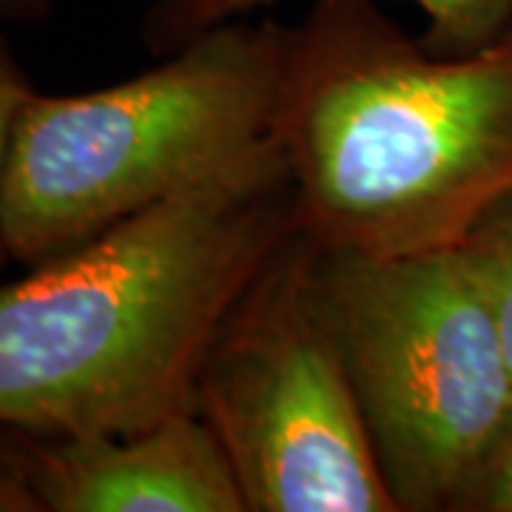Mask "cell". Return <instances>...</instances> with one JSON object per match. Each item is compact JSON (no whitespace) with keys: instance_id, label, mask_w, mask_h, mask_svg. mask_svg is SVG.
Segmentation results:
<instances>
[{"instance_id":"3","label":"cell","mask_w":512,"mask_h":512,"mask_svg":"<svg viewBox=\"0 0 512 512\" xmlns=\"http://www.w3.org/2000/svg\"><path fill=\"white\" fill-rule=\"evenodd\" d=\"M288 26L239 18L126 83L35 92L3 180V239L26 268L74 251L271 137Z\"/></svg>"},{"instance_id":"10","label":"cell","mask_w":512,"mask_h":512,"mask_svg":"<svg viewBox=\"0 0 512 512\" xmlns=\"http://www.w3.org/2000/svg\"><path fill=\"white\" fill-rule=\"evenodd\" d=\"M35 92L37 89L32 86L29 74L20 66L9 40L0 32V205H3V180H6V165H9V151H12L20 111ZM6 262H9V251L3 239V214H0V268Z\"/></svg>"},{"instance_id":"12","label":"cell","mask_w":512,"mask_h":512,"mask_svg":"<svg viewBox=\"0 0 512 512\" xmlns=\"http://www.w3.org/2000/svg\"><path fill=\"white\" fill-rule=\"evenodd\" d=\"M57 0H0V26H40L52 18Z\"/></svg>"},{"instance_id":"8","label":"cell","mask_w":512,"mask_h":512,"mask_svg":"<svg viewBox=\"0 0 512 512\" xmlns=\"http://www.w3.org/2000/svg\"><path fill=\"white\" fill-rule=\"evenodd\" d=\"M456 248L493 311L512 365V188L478 217Z\"/></svg>"},{"instance_id":"5","label":"cell","mask_w":512,"mask_h":512,"mask_svg":"<svg viewBox=\"0 0 512 512\" xmlns=\"http://www.w3.org/2000/svg\"><path fill=\"white\" fill-rule=\"evenodd\" d=\"M302 228L222 316L194 410L234 467L248 512H399L319 293Z\"/></svg>"},{"instance_id":"6","label":"cell","mask_w":512,"mask_h":512,"mask_svg":"<svg viewBox=\"0 0 512 512\" xmlns=\"http://www.w3.org/2000/svg\"><path fill=\"white\" fill-rule=\"evenodd\" d=\"M20 456L43 512H248L211 427L191 413L128 436H32Z\"/></svg>"},{"instance_id":"2","label":"cell","mask_w":512,"mask_h":512,"mask_svg":"<svg viewBox=\"0 0 512 512\" xmlns=\"http://www.w3.org/2000/svg\"><path fill=\"white\" fill-rule=\"evenodd\" d=\"M271 134L322 251L456 248L512 188V35L436 55L376 0H313L288 26Z\"/></svg>"},{"instance_id":"7","label":"cell","mask_w":512,"mask_h":512,"mask_svg":"<svg viewBox=\"0 0 512 512\" xmlns=\"http://www.w3.org/2000/svg\"><path fill=\"white\" fill-rule=\"evenodd\" d=\"M285 0H154L143 18V40L157 57L202 32L251 18ZM427 20L421 43L436 55H470L512 35V0H407Z\"/></svg>"},{"instance_id":"9","label":"cell","mask_w":512,"mask_h":512,"mask_svg":"<svg viewBox=\"0 0 512 512\" xmlns=\"http://www.w3.org/2000/svg\"><path fill=\"white\" fill-rule=\"evenodd\" d=\"M458 512H512V410L470 481Z\"/></svg>"},{"instance_id":"11","label":"cell","mask_w":512,"mask_h":512,"mask_svg":"<svg viewBox=\"0 0 512 512\" xmlns=\"http://www.w3.org/2000/svg\"><path fill=\"white\" fill-rule=\"evenodd\" d=\"M0 512H43L20 456L18 430L0 427Z\"/></svg>"},{"instance_id":"4","label":"cell","mask_w":512,"mask_h":512,"mask_svg":"<svg viewBox=\"0 0 512 512\" xmlns=\"http://www.w3.org/2000/svg\"><path fill=\"white\" fill-rule=\"evenodd\" d=\"M319 293L399 512H458L512 410V365L458 248H319Z\"/></svg>"},{"instance_id":"1","label":"cell","mask_w":512,"mask_h":512,"mask_svg":"<svg viewBox=\"0 0 512 512\" xmlns=\"http://www.w3.org/2000/svg\"><path fill=\"white\" fill-rule=\"evenodd\" d=\"M296 231L291 168L271 134L0 285V427L128 436L191 413L222 316Z\"/></svg>"}]
</instances>
